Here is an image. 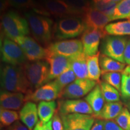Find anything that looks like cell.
I'll list each match as a JSON object with an SVG mask.
<instances>
[{"label": "cell", "mask_w": 130, "mask_h": 130, "mask_svg": "<svg viewBox=\"0 0 130 130\" xmlns=\"http://www.w3.org/2000/svg\"><path fill=\"white\" fill-rule=\"evenodd\" d=\"M97 84V81L90 79L77 78L61 91L59 98L64 100L79 99L88 95Z\"/></svg>", "instance_id": "ba28073f"}, {"label": "cell", "mask_w": 130, "mask_h": 130, "mask_svg": "<svg viewBox=\"0 0 130 130\" xmlns=\"http://www.w3.org/2000/svg\"><path fill=\"white\" fill-rule=\"evenodd\" d=\"M99 61L102 74L110 72H122L126 68L125 63L119 62L102 54L100 55Z\"/></svg>", "instance_id": "cb8c5ba5"}, {"label": "cell", "mask_w": 130, "mask_h": 130, "mask_svg": "<svg viewBox=\"0 0 130 130\" xmlns=\"http://www.w3.org/2000/svg\"><path fill=\"white\" fill-rule=\"evenodd\" d=\"M45 60L48 61L50 68L49 82L56 79L70 67V57L54 54L48 51Z\"/></svg>", "instance_id": "e0dca14e"}, {"label": "cell", "mask_w": 130, "mask_h": 130, "mask_svg": "<svg viewBox=\"0 0 130 130\" xmlns=\"http://www.w3.org/2000/svg\"><path fill=\"white\" fill-rule=\"evenodd\" d=\"M121 96L123 100L130 101V66H127L122 72Z\"/></svg>", "instance_id": "1f68e13d"}, {"label": "cell", "mask_w": 130, "mask_h": 130, "mask_svg": "<svg viewBox=\"0 0 130 130\" xmlns=\"http://www.w3.org/2000/svg\"><path fill=\"white\" fill-rule=\"evenodd\" d=\"M1 27L5 37L12 40L30 33V26L27 19L14 10L7 11L3 14Z\"/></svg>", "instance_id": "3957f363"}, {"label": "cell", "mask_w": 130, "mask_h": 130, "mask_svg": "<svg viewBox=\"0 0 130 130\" xmlns=\"http://www.w3.org/2000/svg\"><path fill=\"white\" fill-rule=\"evenodd\" d=\"M4 130H30L26 126L24 123H22L19 121H18L9 126V127L6 128Z\"/></svg>", "instance_id": "f35d334b"}, {"label": "cell", "mask_w": 130, "mask_h": 130, "mask_svg": "<svg viewBox=\"0 0 130 130\" xmlns=\"http://www.w3.org/2000/svg\"><path fill=\"white\" fill-rule=\"evenodd\" d=\"M34 39L42 45L48 46L53 36L54 24L49 16L37 13L32 10L25 13Z\"/></svg>", "instance_id": "7a4b0ae2"}, {"label": "cell", "mask_w": 130, "mask_h": 130, "mask_svg": "<svg viewBox=\"0 0 130 130\" xmlns=\"http://www.w3.org/2000/svg\"><path fill=\"white\" fill-rule=\"evenodd\" d=\"M124 19L130 20V0H122L117 4L111 21Z\"/></svg>", "instance_id": "f1b7e54d"}, {"label": "cell", "mask_w": 130, "mask_h": 130, "mask_svg": "<svg viewBox=\"0 0 130 130\" xmlns=\"http://www.w3.org/2000/svg\"><path fill=\"white\" fill-rule=\"evenodd\" d=\"M87 57L84 53L70 57V68L77 78H88Z\"/></svg>", "instance_id": "44dd1931"}, {"label": "cell", "mask_w": 130, "mask_h": 130, "mask_svg": "<svg viewBox=\"0 0 130 130\" xmlns=\"http://www.w3.org/2000/svg\"><path fill=\"white\" fill-rule=\"evenodd\" d=\"M38 111L33 102H26L19 112L20 120L30 130L34 129L38 122Z\"/></svg>", "instance_id": "d6986e66"}, {"label": "cell", "mask_w": 130, "mask_h": 130, "mask_svg": "<svg viewBox=\"0 0 130 130\" xmlns=\"http://www.w3.org/2000/svg\"><path fill=\"white\" fill-rule=\"evenodd\" d=\"M1 90L27 95L33 92L22 66L6 64L1 69Z\"/></svg>", "instance_id": "6da1fadb"}, {"label": "cell", "mask_w": 130, "mask_h": 130, "mask_svg": "<svg viewBox=\"0 0 130 130\" xmlns=\"http://www.w3.org/2000/svg\"><path fill=\"white\" fill-rule=\"evenodd\" d=\"M125 63L130 66V39L128 40L124 52Z\"/></svg>", "instance_id": "b9f144b4"}, {"label": "cell", "mask_w": 130, "mask_h": 130, "mask_svg": "<svg viewBox=\"0 0 130 130\" xmlns=\"http://www.w3.org/2000/svg\"><path fill=\"white\" fill-rule=\"evenodd\" d=\"M105 31L87 28L81 35V40L83 46V53L86 56H93L100 52L101 40L107 36Z\"/></svg>", "instance_id": "4fadbf2b"}, {"label": "cell", "mask_w": 130, "mask_h": 130, "mask_svg": "<svg viewBox=\"0 0 130 130\" xmlns=\"http://www.w3.org/2000/svg\"><path fill=\"white\" fill-rule=\"evenodd\" d=\"M91 1H92L91 6L92 7L106 14L110 18L111 20V18L113 15L117 3L112 2L110 0H91Z\"/></svg>", "instance_id": "83f0119b"}, {"label": "cell", "mask_w": 130, "mask_h": 130, "mask_svg": "<svg viewBox=\"0 0 130 130\" xmlns=\"http://www.w3.org/2000/svg\"><path fill=\"white\" fill-rule=\"evenodd\" d=\"M115 122L124 130H130V111L126 107L122 110L116 118Z\"/></svg>", "instance_id": "e575fe53"}, {"label": "cell", "mask_w": 130, "mask_h": 130, "mask_svg": "<svg viewBox=\"0 0 130 130\" xmlns=\"http://www.w3.org/2000/svg\"><path fill=\"white\" fill-rule=\"evenodd\" d=\"M81 18L85 23L87 28L96 29L105 31V27L111 21L106 14L97 10L90 6L84 11L81 14Z\"/></svg>", "instance_id": "2e32d148"}, {"label": "cell", "mask_w": 130, "mask_h": 130, "mask_svg": "<svg viewBox=\"0 0 130 130\" xmlns=\"http://www.w3.org/2000/svg\"><path fill=\"white\" fill-rule=\"evenodd\" d=\"M77 79L75 74L71 68H68L64 72L62 73L60 75H59L54 79L56 83L58 84L61 91L64 89L66 86Z\"/></svg>", "instance_id": "d6a6232c"}, {"label": "cell", "mask_w": 130, "mask_h": 130, "mask_svg": "<svg viewBox=\"0 0 130 130\" xmlns=\"http://www.w3.org/2000/svg\"><path fill=\"white\" fill-rule=\"evenodd\" d=\"M122 109L123 105L121 102H106L98 119L104 121L115 119L119 115Z\"/></svg>", "instance_id": "484cf974"}, {"label": "cell", "mask_w": 130, "mask_h": 130, "mask_svg": "<svg viewBox=\"0 0 130 130\" xmlns=\"http://www.w3.org/2000/svg\"><path fill=\"white\" fill-rule=\"evenodd\" d=\"M63 130H90L95 118L90 115L69 114L61 116Z\"/></svg>", "instance_id": "7c38bea8"}, {"label": "cell", "mask_w": 130, "mask_h": 130, "mask_svg": "<svg viewBox=\"0 0 130 130\" xmlns=\"http://www.w3.org/2000/svg\"><path fill=\"white\" fill-rule=\"evenodd\" d=\"M25 102V95L24 93L6 90L1 91V108L10 110H19L22 108Z\"/></svg>", "instance_id": "ac0fdd59"}, {"label": "cell", "mask_w": 130, "mask_h": 130, "mask_svg": "<svg viewBox=\"0 0 130 130\" xmlns=\"http://www.w3.org/2000/svg\"><path fill=\"white\" fill-rule=\"evenodd\" d=\"M7 2L9 7L19 9H30L38 14L50 16L42 4L38 3L36 0H7Z\"/></svg>", "instance_id": "7402d4cb"}, {"label": "cell", "mask_w": 130, "mask_h": 130, "mask_svg": "<svg viewBox=\"0 0 130 130\" xmlns=\"http://www.w3.org/2000/svg\"><path fill=\"white\" fill-rule=\"evenodd\" d=\"M100 85L105 101L107 102L119 101L120 94L119 90L104 81L101 82Z\"/></svg>", "instance_id": "f546056e"}, {"label": "cell", "mask_w": 130, "mask_h": 130, "mask_svg": "<svg viewBox=\"0 0 130 130\" xmlns=\"http://www.w3.org/2000/svg\"><path fill=\"white\" fill-rule=\"evenodd\" d=\"M104 130H124L119 126L115 121H105Z\"/></svg>", "instance_id": "ab89813d"}, {"label": "cell", "mask_w": 130, "mask_h": 130, "mask_svg": "<svg viewBox=\"0 0 130 130\" xmlns=\"http://www.w3.org/2000/svg\"><path fill=\"white\" fill-rule=\"evenodd\" d=\"M61 92V89L56 81L53 80L25 95V101L26 102L52 101L59 98Z\"/></svg>", "instance_id": "8fae6325"}, {"label": "cell", "mask_w": 130, "mask_h": 130, "mask_svg": "<svg viewBox=\"0 0 130 130\" xmlns=\"http://www.w3.org/2000/svg\"><path fill=\"white\" fill-rule=\"evenodd\" d=\"M84 100L90 105L93 112V116L98 119L105 105V100L100 85L98 84L94 89L86 95Z\"/></svg>", "instance_id": "ffe728a7"}, {"label": "cell", "mask_w": 130, "mask_h": 130, "mask_svg": "<svg viewBox=\"0 0 130 130\" xmlns=\"http://www.w3.org/2000/svg\"><path fill=\"white\" fill-rule=\"evenodd\" d=\"M127 107H128V109L129 110V111H130V101H129V102H128Z\"/></svg>", "instance_id": "ee69618b"}, {"label": "cell", "mask_w": 130, "mask_h": 130, "mask_svg": "<svg viewBox=\"0 0 130 130\" xmlns=\"http://www.w3.org/2000/svg\"><path fill=\"white\" fill-rule=\"evenodd\" d=\"M19 115L13 110L1 108L0 110V123L1 128H7L19 121Z\"/></svg>", "instance_id": "4dcf8cb0"}, {"label": "cell", "mask_w": 130, "mask_h": 130, "mask_svg": "<svg viewBox=\"0 0 130 130\" xmlns=\"http://www.w3.org/2000/svg\"><path fill=\"white\" fill-rule=\"evenodd\" d=\"M102 79L107 84L116 88L118 90H121L122 74L120 72H110L102 73Z\"/></svg>", "instance_id": "836d02e7"}, {"label": "cell", "mask_w": 130, "mask_h": 130, "mask_svg": "<svg viewBox=\"0 0 130 130\" xmlns=\"http://www.w3.org/2000/svg\"><path fill=\"white\" fill-rule=\"evenodd\" d=\"M105 31L107 35L122 37L130 36V20L127 19L108 24L105 27Z\"/></svg>", "instance_id": "603a6c76"}, {"label": "cell", "mask_w": 130, "mask_h": 130, "mask_svg": "<svg viewBox=\"0 0 130 130\" xmlns=\"http://www.w3.org/2000/svg\"><path fill=\"white\" fill-rule=\"evenodd\" d=\"M1 61L8 64L22 66L27 58L21 46L16 42L4 37L1 43Z\"/></svg>", "instance_id": "52a82bcc"}, {"label": "cell", "mask_w": 130, "mask_h": 130, "mask_svg": "<svg viewBox=\"0 0 130 130\" xmlns=\"http://www.w3.org/2000/svg\"><path fill=\"white\" fill-rule=\"evenodd\" d=\"M87 27L81 18L68 16L61 18L54 25L53 37L58 40L71 39L82 35Z\"/></svg>", "instance_id": "277c9868"}, {"label": "cell", "mask_w": 130, "mask_h": 130, "mask_svg": "<svg viewBox=\"0 0 130 130\" xmlns=\"http://www.w3.org/2000/svg\"><path fill=\"white\" fill-rule=\"evenodd\" d=\"M128 40L126 37L105 36L101 43V53L119 62L125 63L124 52Z\"/></svg>", "instance_id": "8992f818"}, {"label": "cell", "mask_w": 130, "mask_h": 130, "mask_svg": "<svg viewBox=\"0 0 130 130\" xmlns=\"http://www.w3.org/2000/svg\"><path fill=\"white\" fill-rule=\"evenodd\" d=\"M105 121L99 119H96L94 124L90 130H104Z\"/></svg>", "instance_id": "60d3db41"}, {"label": "cell", "mask_w": 130, "mask_h": 130, "mask_svg": "<svg viewBox=\"0 0 130 130\" xmlns=\"http://www.w3.org/2000/svg\"><path fill=\"white\" fill-rule=\"evenodd\" d=\"M52 126H53V130L64 129L61 116L57 110L54 115L53 119H52Z\"/></svg>", "instance_id": "8d00e7d4"}, {"label": "cell", "mask_w": 130, "mask_h": 130, "mask_svg": "<svg viewBox=\"0 0 130 130\" xmlns=\"http://www.w3.org/2000/svg\"><path fill=\"white\" fill-rule=\"evenodd\" d=\"M22 66L33 91L49 82L50 68L46 60L28 61Z\"/></svg>", "instance_id": "5b68a950"}, {"label": "cell", "mask_w": 130, "mask_h": 130, "mask_svg": "<svg viewBox=\"0 0 130 130\" xmlns=\"http://www.w3.org/2000/svg\"><path fill=\"white\" fill-rule=\"evenodd\" d=\"M13 41L18 44L25 54L29 61L45 60L48 50L44 48L35 39L28 36L18 37Z\"/></svg>", "instance_id": "9c48e42d"}, {"label": "cell", "mask_w": 130, "mask_h": 130, "mask_svg": "<svg viewBox=\"0 0 130 130\" xmlns=\"http://www.w3.org/2000/svg\"><path fill=\"white\" fill-rule=\"evenodd\" d=\"M57 111L60 116L69 114H85L93 116V112L85 100L74 99L58 101Z\"/></svg>", "instance_id": "5bb4252c"}, {"label": "cell", "mask_w": 130, "mask_h": 130, "mask_svg": "<svg viewBox=\"0 0 130 130\" xmlns=\"http://www.w3.org/2000/svg\"><path fill=\"white\" fill-rule=\"evenodd\" d=\"M42 5L50 15L60 18L77 16L82 13L74 9L64 0H42Z\"/></svg>", "instance_id": "9a60e30c"}, {"label": "cell", "mask_w": 130, "mask_h": 130, "mask_svg": "<svg viewBox=\"0 0 130 130\" xmlns=\"http://www.w3.org/2000/svg\"><path fill=\"white\" fill-rule=\"evenodd\" d=\"M66 3L81 13L84 12L87 8L91 6L89 0H64Z\"/></svg>", "instance_id": "d590c367"}, {"label": "cell", "mask_w": 130, "mask_h": 130, "mask_svg": "<svg viewBox=\"0 0 130 130\" xmlns=\"http://www.w3.org/2000/svg\"><path fill=\"white\" fill-rule=\"evenodd\" d=\"M33 130H53L52 126V120L48 122L39 121Z\"/></svg>", "instance_id": "74e56055"}, {"label": "cell", "mask_w": 130, "mask_h": 130, "mask_svg": "<svg viewBox=\"0 0 130 130\" xmlns=\"http://www.w3.org/2000/svg\"><path fill=\"white\" fill-rule=\"evenodd\" d=\"M47 49L50 53L66 57H72L83 53L81 40L74 39L51 43Z\"/></svg>", "instance_id": "30bf717a"}, {"label": "cell", "mask_w": 130, "mask_h": 130, "mask_svg": "<svg viewBox=\"0 0 130 130\" xmlns=\"http://www.w3.org/2000/svg\"><path fill=\"white\" fill-rule=\"evenodd\" d=\"M110 1H112V2H114V3H116L118 4V3H119V2H121V1H122V0H110Z\"/></svg>", "instance_id": "7bdbcfd3"}, {"label": "cell", "mask_w": 130, "mask_h": 130, "mask_svg": "<svg viewBox=\"0 0 130 130\" xmlns=\"http://www.w3.org/2000/svg\"><path fill=\"white\" fill-rule=\"evenodd\" d=\"M57 104L54 101H41L37 106L38 116L40 121L48 122L53 119L56 111Z\"/></svg>", "instance_id": "d4e9b609"}, {"label": "cell", "mask_w": 130, "mask_h": 130, "mask_svg": "<svg viewBox=\"0 0 130 130\" xmlns=\"http://www.w3.org/2000/svg\"><path fill=\"white\" fill-rule=\"evenodd\" d=\"M100 53L93 56L87 57V68H88V78L92 80L98 81L102 75L100 61Z\"/></svg>", "instance_id": "4316f807"}]
</instances>
